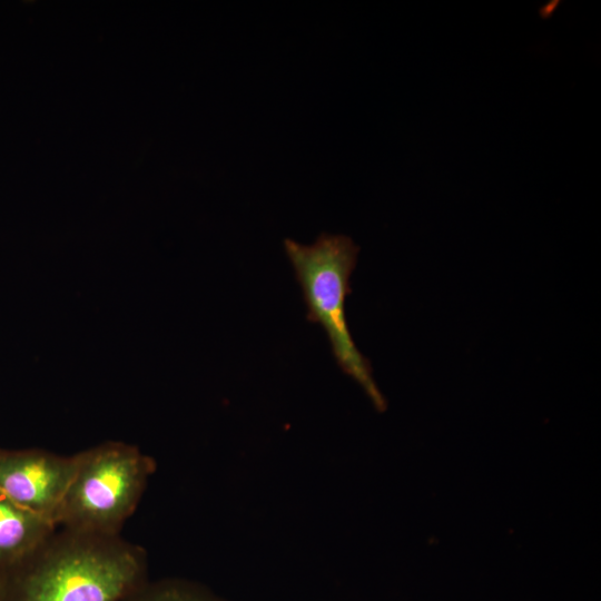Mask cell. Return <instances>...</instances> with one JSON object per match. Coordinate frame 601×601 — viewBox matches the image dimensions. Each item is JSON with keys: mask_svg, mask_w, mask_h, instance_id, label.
I'll return each instance as SVG.
<instances>
[{"mask_svg": "<svg viewBox=\"0 0 601 601\" xmlns=\"http://www.w3.org/2000/svg\"><path fill=\"white\" fill-rule=\"evenodd\" d=\"M125 601H224L209 590L180 579L148 580Z\"/></svg>", "mask_w": 601, "mask_h": 601, "instance_id": "8992f818", "label": "cell"}, {"mask_svg": "<svg viewBox=\"0 0 601 601\" xmlns=\"http://www.w3.org/2000/svg\"><path fill=\"white\" fill-rule=\"evenodd\" d=\"M76 465L77 454L59 456L40 450L0 449V492L57 526Z\"/></svg>", "mask_w": 601, "mask_h": 601, "instance_id": "277c9868", "label": "cell"}, {"mask_svg": "<svg viewBox=\"0 0 601 601\" xmlns=\"http://www.w3.org/2000/svg\"><path fill=\"white\" fill-rule=\"evenodd\" d=\"M0 601H8V575L0 573Z\"/></svg>", "mask_w": 601, "mask_h": 601, "instance_id": "52a82bcc", "label": "cell"}, {"mask_svg": "<svg viewBox=\"0 0 601 601\" xmlns=\"http://www.w3.org/2000/svg\"><path fill=\"white\" fill-rule=\"evenodd\" d=\"M284 249L302 289L308 322L324 329L337 365L383 411L385 400L374 381L370 361L352 337L345 313L358 246L348 236L322 233L311 245L286 238Z\"/></svg>", "mask_w": 601, "mask_h": 601, "instance_id": "7a4b0ae2", "label": "cell"}, {"mask_svg": "<svg viewBox=\"0 0 601 601\" xmlns=\"http://www.w3.org/2000/svg\"><path fill=\"white\" fill-rule=\"evenodd\" d=\"M56 530L53 523L22 509L0 492V573L8 575Z\"/></svg>", "mask_w": 601, "mask_h": 601, "instance_id": "5b68a950", "label": "cell"}, {"mask_svg": "<svg viewBox=\"0 0 601 601\" xmlns=\"http://www.w3.org/2000/svg\"><path fill=\"white\" fill-rule=\"evenodd\" d=\"M146 573L145 552L120 534L57 528L8 574V601H125Z\"/></svg>", "mask_w": 601, "mask_h": 601, "instance_id": "6da1fadb", "label": "cell"}, {"mask_svg": "<svg viewBox=\"0 0 601 601\" xmlns=\"http://www.w3.org/2000/svg\"><path fill=\"white\" fill-rule=\"evenodd\" d=\"M155 470V461L131 446L110 444L77 454L57 528L119 535Z\"/></svg>", "mask_w": 601, "mask_h": 601, "instance_id": "3957f363", "label": "cell"}]
</instances>
